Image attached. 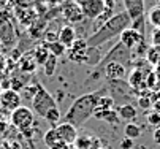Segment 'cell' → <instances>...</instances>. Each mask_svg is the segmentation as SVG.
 I'll use <instances>...</instances> for the list:
<instances>
[{"label": "cell", "instance_id": "d590c367", "mask_svg": "<svg viewBox=\"0 0 160 149\" xmlns=\"http://www.w3.org/2000/svg\"><path fill=\"white\" fill-rule=\"evenodd\" d=\"M3 5H5V0H0V8H2Z\"/></svg>", "mask_w": 160, "mask_h": 149}, {"label": "cell", "instance_id": "83f0119b", "mask_svg": "<svg viewBox=\"0 0 160 149\" xmlns=\"http://www.w3.org/2000/svg\"><path fill=\"white\" fill-rule=\"evenodd\" d=\"M146 121H148V124L152 127L154 130L160 127V114H157L155 111H151V113H148V116H146Z\"/></svg>", "mask_w": 160, "mask_h": 149}, {"label": "cell", "instance_id": "484cf974", "mask_svg": "<svg viewBox=\"0 0 160 149\" xmlns=\"http://www.w3.org/2000/svg\"><path fill=\"white\" fill-rule=\"evenodd\" d=\"M56 67H57V57L49 56V59L44 62V65H43V72H44V75H46L48 78H51V76L54 75V72H56Z\"/></svg>", "mask_w": 160, "mask_h": 149}, {"label": "cell", "instance_id": "ac0fdd59", "mask_svg": "<svg viewBox=\"0 0 160 149\" xmlns=\"http://www.w3.org/2000/svg\"><path fill=\"white\" fill-rule=\"evenodd\" d=\"M19 68L22 72H27V73H32L37 68V60L33 57V52H26L24 56H21V59H19Z\"/></svg>", "mask_w": 160, "mask_h": 149}, {"label": "cell", "instance_id": "ffe728a7", "mask_svg": "<svg viewBox=\"0 0 160 149\" xmlns=\"http://www.w3.org/2000/svg\"><path fill=\"white\" fill-rule=\"evenodd\" d=\"M146 62L152 67H160V48L149 46V49L146 51Z\"/></svg>", "mask_w": 160, "mask_h": 149}, {"label": "cell", "instance_id": "4fadbf2b", "mask_svg": "<svg viewBox=\"0 0 160 149\" xmlns=\"http://www.w3.org/2000/svg\"><path fill=\"white\" fill-rule=\"evenodd\" d=\"M0 43L3 48L11 49L16 43V37H14V29L11 26L10 21L7 22H0Z\"/></svg>", "mask_w": 160, "mask_h": 149}, {"label": "cell", "instance_id": "9c48e42d", "mask_svg": "<svg viewBox=\"0 0 160 149\" xmlns=\"http://www.w3.org/2000/svg\"><path fill=\"white\" fill-rule=\"evenodd\" d=\"M124 60H130V51L122 45V43H118L116 46H114L103 59H102V62L98 63V65L102 67H105L106 63H109V62H119V63H124Z\"/></svg>", "mask_w": 160, "mask_h": 149}, {"label": "cell", "instance_id": "f35d334b", "mask_svg": "<svg viewBox=\"0 0 160 149\" xmlns=\"http://www.w3.org/2000/svg\"><path fill=\"white\" fill-rule=\"evenodd\" d=\"M0 48H2V43H0Z\"/></svg>", "mask_w": 160, "mask_h": 149}, {"label": "cell", "instance_id": "f1b7e54d", "mask_svg": "<svg viewBox=\"0 0 160 149\" xmlns=\"http://www.w3.org/2000/svg\"><path fill=\"white\" fill-rule=\"evenodd\" d=\"M92 140H94V138H89V137H86V135H84V137H78L75 146H76V149H89L90 144H92Z\"/></svg>", "mask_w": 160, "mask_h": 149}, {"label": "cell", "instance_id": "d6a6232c", "mask_svg": "<svg viewBox=\"0 0 160 149\" xmlns=\"http://www.w3.org/2000/svg\"><path fill=\"white\" fill-rule=\"evenodd\" d=\"M152 138H154L155 144H158V146H160V127L154 130V133H152Z\"/></svg>", "mask_w": 160, "mask_h": 149}, {"label": "cell", "instance_id": "8fae6325", "mask_svg": "<svg viewBox=\"0 0 160 149\" xmlns=\"http://www.w3.org/2000/svg\"><path fill=\"white\" fill-rule=\"evenodd\" d=\"M103 72H105V76L106 79L111 82V81H122L127 75V70H125V65L124 63H119V62H109L103 67Z\"/></svg>", "mask_w": 160, "mask_h": 149}, {"label": "cell", "instance_id": "277c9868", "mask_svg": "<svg viewBox=\"0 0 160 149\" xmlns=\"http://www.w3.org/2000/svg\"><path fill=\"white\" fill-rule=\"evenodd\" d=\"M10 122L14 129L24 132L35 124V114L30 108H27V106H19L18 110H14L10 114Z\"/></svg>", "mask_w": 160, "mask_h": 149}, {"label": "cell", "instance_id": "52a82bcc", "mask_svg": "<svg viewBox=\"0 0 160 149\" xmlns=\"http://www.w3.org/2000/svg\"><path fill=\"white\" fill-rule=\"evenodd\" d=\"M62 16L67 19L68 24H79L84 19L82 11L79 8V3L73 2V0H63L62 3Z\"/></svg>", "mask_w": 160, "mask_h": 149}, {"label": "cell", "instance_id": "ba28073f", "mask_svg": "<svg viewBox=\"0 0 160 149\" xmlns=\"http://www.w3.org/2000/svg\"><path fill=\"white\" fill-rule=\"evenodd\" d=\"M144 35H141L140 32H136L135 29H132V27H128V29H125L121 35H119V43H122L128 51H132V49H136L141 43H144Z\"/></svg>", "mask_w": 160, "mask_h": 149}, {"label": "cell", "instance_id": "f546056e", "mask_svg": "<svg viewBox=\"0 0 160 149\" xmlns=\"http://www.w3.org/2000/svg\"><path fill=\"white\" fill-rule=\"evenodd\" d=\"M138 106L141 110H149L152 106V97L151 95H140L138 97Z\"/></svg>", "mask_w": 160, "mask_h": 149}, {"label": "cell", "instance_id": "5bb4252c", "mask_svg": "<svg viewBox=\"0 0 160 149\" xmlns=\"http://www.w3.org/2000/svg\"><path fill=\"white\" fill-rule=\"evenodd\" d=\"M125 13L130 16L132 21H136L144 16V0H122Z\"/></svg>", "mask_w": 160, "mask_h": 149}, {"label": "cell", "instance_id": "d4e9b609", "mask_svg": "<svg viewBox=\"0 0 160 149\" xmlns=\"http://www.w3.org/2000/svg\"><path fill=\"white\" fill-rule=\"evenodd\" d=\"M114 103H116V102H114V98L111 95H102L98 98L95 111H98V110H114Z\"/></svg>", "mask_w": 160, "mask_h": 149}, {"label": "cell", "instance_id": "2e32d148", "mask_svg": "<svg viewBox=\"0 0 160 149\" xmlns=\"http://www.w3.org/2000/svg\"><path fill=\"white\" fill-rule=\"evenodd\" d=\"M44 143H46V146H49L51 149H67V144L60 140L56 127H52V129H49L44 133Z\"/></svg>", "mask_w": 160, "mask_h": 149}, {"label": "cell", "instance_id": "e575fe53", "mask_svg": "<svg viewBox=\"0 0 160 149\" xmlns=\"http://www.w3.org/2000/svg\"><path fill=\"white\" fill-rule=\"evenodd\" d=\"M5 130H7V124H5L3 121H0V135H2Z\"/></svg>", "mask_w": 160, "mask_h": 149}, {"label": "cell", "instance_id": "7c38bea8", "mask_svg": "<svg viewBox=\"0 0 160 149\" xmlns=\"http://www.w3.org/2000/svg\"><path fill=\"white\" fill-rule=\"evenodd\" d=\"M76 40H78V37H76V30H75L73 26H70V24H63V26L59 29L57 41H59L60 45H63L67 49H70Z\"/></svg>", "mask_w": 160, "mask_h": 149}, {"label": "cell", "instance_id": "7402d4cb", "mask_svg": "<svg viewBox=\"0 0 160 149\" xmlns=\"http://www.w3.org/2000/svg\"><path fill=\"white\" fill-rule=\"evenodd\" d=\"M49 56H51V54H49L48 48L44 46V43L33 51V57H35V60H37V65H44V62L49 59Z\"/></svg>", "mask_w": 160, "mask_h": 149}, {"label": "cell", "instance_id": "e0dca14e", "mask_svg": "<svg viewBox=\"0 0 160 149\" xmlns=\"http://www.w3.org/2000/svg\"><path fill=\"white\" fill-rule=\"evenodd\" d=\"M94 117L100 119V121H105V122H109V124H119L121 122V117L118 116V111H114V110H98V111L94 113Z\"/></svg>", "mask_w": 160, "mask_h": 149}, {"label": "cell", "instance_id": "603a6c76", "mask_svg": "<svg viewBox=\"0 0 160 149\" xmlns=\"http://www.w3.org/2000/svg\"><path fill=\"white\" fill-rule=\"evenodd\" d=\"M148 21L154 29H160V5L152 7L148 13Z\"/></svg>", "mask_w": 160, "mask_h": 149}, {"label": "cell", "instance_id": "ab89813d", "mask_svg": "<svg viewBox=\"0 0 160 149\" xmlns=\"http://www.w3.org/2000/svg\"><path fill=\"white\" fill-rule=\"evenodd\" d=\"M158 5H160V0H158Z\"/></svg>", "mask_w": 160, "mask_h": 149}, {"label": "cell", "instance_id": "8992f818", "mask_svg": "<svg viewBox=\"0 0 160 149\" xmlns=\"http://www.w3.org/2000/svg\"><path fill=\"white\" fill-rule=\"evenodd\" d=\"M79 8L82 11L84 19L89 21H97L105 8V0H81Z\"/></svg>", "mask_w": 160, "mask_h": 149}, {"label": "cell", "instance_id": "30bf717a", "mask_svg": "<svg viewBox=\"0 0 160 149\" xmlns=\"http://www.w3.org/2000/svg\"><path fill=\"white\" fill-rule=\"evenodd\" d=\"M56 130L60 137V140L67 144V146H70V144H75L76 140H78V129L75 125L72 124H67V122H60L56 125Z\"/></svg>", "mask_w": 160, "mask_h": 149}, {"label": "cell", "instance_id": "3957f363", "mask_svg": "<svg viewBox=\"0 0 160 149\" xmlns=\"http://www.w3.org/2000/svg\"><path fill=\"white\" fill-rule=\"evenodd\" d=\"M56 106H57V103L52 98V95L46 89H44L41 84H37V92H35V95L32 98V108H33V111L38 116L44 117V116H46V113L49 110L56 108Z\"/></svg>", "mask_w": 160, "mask_h": 149}, {"label": "cell", "instance_id": "44dd1931", "mask_svg": "<svg viewBox=\"0 0 160 149\" xmlns=\"http://www.w3.org/2000/svg\"><path fill=\"white\" fill-rule=\"evenodd\" d=\"M124 135L125 138H130V140H136V138H140L141 137V127L138 124H133V122H128L125 124L124 127Z\"/></svg>", "mask_w": 160, "mask_h": 149}, {"label": "cell", "instance_id": "4316f807", "mask_svg": "<svg viewBox=\"0 0 160 149\" xmlns=\"http://www.w3.org/2000/svg\"><path fill=\"white\" fill-rule=\"evenodd\" d=\"M44 119H46L49 124H52L54 127L59 124V121L62 119V114H60V110L57 108V106H56V108H52V110H49L48 113H46V116H44Z\"/></svg>", "mask_w": 160, "mask_h": 149}, {"label": "cell", "instance_id": "74e56055", "mask_svg": "<svg viewBox=\"0 0 160 149\" xmlns=\"http://www.w3.org/2000/svg\"><path fill=\"white\" fill-rule=\"evenodd\" d=\"M102 149H111V147H102Z\"/></svg>", "mask_w": 160, "mask_h": 149}, {"label": "cell", "instance_id": "1f68e13d", "mask_svg": "<svg viewBox=\"0 0 160 149\" xmlns=\"http://www.w3.org/2000/svg\"><path fill=\"white\" fill-rule=\"evenodd\" d=\"M151 38H152V46L160 48V29H154Z\"/></svg>", "mask_w": 160, "mask_h": 149}, {"label": "cell", "instance_id": "836d02e7", "mask_svg": "<svg viewBox=\"0 0 160 149\" xmlns=\"http://www.w3.org/2000/svg\"><path fill=\"white\" fill-rule=\"evenodd\" d=\"M152 108H154V111H155L157 114H160V97H158L157 100H154V103H152Z\"/></svg>", "mask_w": 160, "mask_h": 149}, {"label": "cell", "instance_id": "cb8c5ba5", "mask_svg": "<svg viewBox=\"0 0 160 149\" xmlns=\"http://www.w3.org/2000/svg\"><path fill=\"white\" fill-rule=\"evenodd\" d=\"M44 46L48 48V51H49V54L51 56H54V57H62L63 54H67V48L63 46V45H60L59 41H54V43H44Z\"/></svg>", "mask_w": 160, "mask_h": 149}, {"label": "cell", "instance_id": "4dcf8cb0", "mask_svg": "<svg viewBox=\"0 0 160 149\" xmlns=\"http://www.w3.org/2000/svg\"><path fill=\"white\" fill-rule=\"evenodd\" d=\"M133 146H135V141L133 140H130V138H122L121 140V143H119V147L121 149H133Z\"/></svg>", "mask_w": 160, "mask_h": 149}, {"label": "cell", "instance_id": "9a60e30c", "mask_svg": "<svg viewBox=\"0 0 160 149\" xmlns=\"http://www.w3.org/2000/svg\"><path fill=\"white\" fill-rule=\"evenodd\" d=\"M151 73V72H149ZM149 73H144L141 68H135L130 75H128V86L132 89H140V87H146V76Z\"/></svg>", "mask_w": 160, "mask_h": 149}, {"label": "cell", "instance_id": "8d00e7d4", "mask_svg": "<svg viewBox=\"0 0 160 149\" xmlns=\"http://www.w3.org/2000/svg\"><path fill=\"white\" fill-rule=\"evenodd\" d=\"M73 2H76V3H79V2H81V0H73Z\"/></svg>", "mask_w": 160, "mask_h": 149}, {"label": "cell", "instance_id": "7a4b0ae2", "mask_svg": "<svg viewBox=\"0 0 160 149\" xmlns=\"http://www.w3.org/2000/svg\"><path fill=\"white\" fill-rule=\"evenodd\" d=\"M130 26H132V19L125 11L116 13L109 21H106L103 26H100L92 35L86 38L87 46L89 48H100L103 43H106V41L119 37Z\"/></svg>", "mask_w": 160, "mask_h": 149}, {"label": "cell", "instance_id": "6da1fadb", "mask_svg": "<svg viewBox=\"0 0 160 149\" xmlns=\"http://www.w3.org/2000/svg\"><path fill=\"white\" fill-rule=\"evenodd\" d=\"M105 94H106V89H100V91L89 92V94H84V95L78 97L72 103L70 108H68V111L65 113L63 122L72 124V125L76 127V129H79L81 125H84L90 117L94 116V113L97 110L98 98Z\"/></svg>", "mask_w": 160, "mask_h": 149}, {"label": "cell", "instance_id": "5b68a950", "mask_svg": "<svg viewBox=\"0 0 160 149\" xmlns=\"http://www.w3.org/2000/svg\"><path fill=\"white\" fill-rule=\"evenodd\" d=\"M22 103V95L13 89H3L0 92V108L7 113H13Z\"/></svg>", "mask_w": 160, "mask_h": 149}, {"label": "cell", "instance_id": "d6986e66", "mask_svg": "<svg viewBox=\"0 0 160 149\" xmlns=\"http://www.w3.org/2000/svg\"><path fill=\"white\" fill-rule=\"evenodd\" d=\"M118 116L124 121H133L138 116V110H136L132 103H124L118 108Z\"/></svg>", "mask_w": 160, "mask_h": 149}]
</instances>
